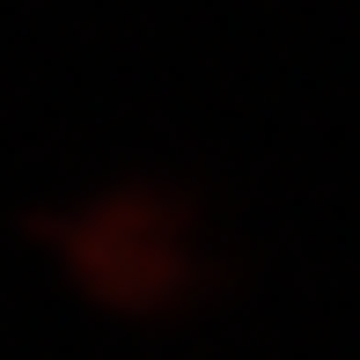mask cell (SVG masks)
Masks as SVG:
<instances>
[{"mask_svg":"<svg viewBox=\"0 0 360 360\" xmlns=\"http://www.w3.org/2000/svg\"><path fill=\"white\" fill-rule=\"evenodd\" d=\"M37 236L67 257L81 294L125 316H162L191 280V214L169 184H110L67 214H37Z\"/></svg>","mask_w":360,"mask_h":360,"instance_id":"obj_1","label":"cell"}]
</instances>
